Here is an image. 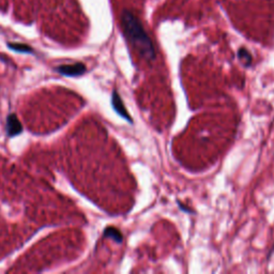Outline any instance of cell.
<instances>
[{
	"mask_svg": "<svg viewBox=\"0 0 274 274\" xmlns=\"http://www.w3.org/2000/svg\"><path fill=\"white\" fill-rule=\"evenodd\" d=\"M121 24L125 37L143 57L147 60L155 59V46L141 21L130 11H124L121 15Z\"/></svg>",
	"mask_w": 274,
	"mask_h": 274,
	"instance_id": "1",
	"label": "cell"
},
{
	"mask_svg": "<svg viewBox=\"0 0 274 274\" xmlns=\"http://www.w3.org/2000/svg\"><path fill=\"white\" fill-rule=\"evenodd\" d=\"M104 236L107 238H111L112 240L116 241L117 243H122L123 237L121 235V232L114 227H107L105 230H104Z\"/></svg>",
	"mask_w": 274,
	"mask_h": 274,
	"instance_id": "5",
	"label": "cell"
},
{
	"mask_svg": "<svg viewBox=\"0 0 274 274\" xmlns=\"http://www.w3.org/2000/svg\"><path fill=\"white\" fill-rule=\"evenodd\" d=\"M23 131V126L15 115H10L7 119V132L10 137L21 134Z\"/></svg>",
	"mask_w": 274,
	"mask_h": 274,
	"instance_id": "4",
	"label": "cell"
},
{
	"mask_svg": "<svg viewBox=\"0 0 274 274\" xmlns=\"http://www.w3.org/2000/svg\"><path fill=\"white\" fill-rule=\"evenodd\" d=\"M57 71L62 75L66 76H79L86 72V67L83 63H74V64H64L57 68Z\"/></svg>",
	"mask_w": 274,
	"mask_h": 274,
	"instance_id": "2",
	"label": "cell"
},
{
	"mask_svg": "<svg viewBox=\"0 0 274 274\" xmlns=\"http://www.w3.org/2000/svg\"><path fill=\"white\" fill-rule=\"evenodd\" d=\"M111 103H112V106H114L115 110L118 112V114L121 116L122 118H124L126 121L128 122H132V119H131V116L128 115V112L126 110V108L124 107L123 105V102L121 100V98H120V95L118 94V92L116 90H114V92H112V98H111Z\"/></svg>",
	"mask_w": 274,
	"mask_h": 274,
	"instance_id": "3",
	"label": "cell"
},
{
	"mask_svg": "<svg viewBox=\"0 0 274 274\" xmlns=\"http://www.w3.org/2000/svg\"><path fill=\"white\" fill-rule=\"evenodd\" d=\"M9 47L12 48V50L16 51V52H21V53H31L32 50L25 44H20V43H10Z\"/></svg>",
	"mask_w": 274,
	"mask_h": 274,
	"instance_id": "7",
	"label": "cell"
},
{
	"mask_svg": "<svg viewBox=\"0 0 274 274\" xmlns=\"http://www.w3.org/2000/svg\"><path fill=\"white\" fill-rule=\"evenodd\" d=\"M238 57L240 60H242L245 63V66H251L252 56L245 50V48H240L238 52Z\"/></svg>",
	"mask_w": 274,
	"mask_h": 274,
	"instance_id": "6",
	"label": "cell"
}]
</instances>
